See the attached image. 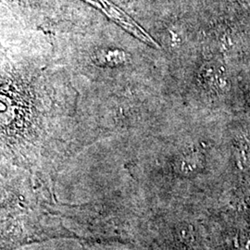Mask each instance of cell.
<instances>
[{
    "instance_id": "cell-1",
    "label": "cell",
    "mask_w": 250,
    "mask_h": 250,
    "mask_svg": "<svg viewBox=\"0 0 250 250\" xmlns=\"http://www.w3.org/2000/svg\"><path fill=\"white\" fill-rule=\"evenodd\" d=\"M94 61L99 65L115 66L125 61V55L121 50H101L95 55Z\"/></svg>"
},
{
    "instance_id": "cell-2",
    "label": "cell",
    "mask_w": 250,
    "mask_h": 250,
    "mask_svg": "<svg viewBox=\"0 0 250 250\" xmlns=\"http://www.w3.org/2000/svg\"><path fill=\"white\" fill-rule=\"evenodd\" d=\"M238 250H250V234H242L238 240Z\"/></svg>"
}]
</instances>
